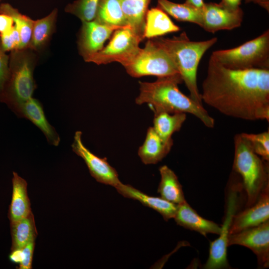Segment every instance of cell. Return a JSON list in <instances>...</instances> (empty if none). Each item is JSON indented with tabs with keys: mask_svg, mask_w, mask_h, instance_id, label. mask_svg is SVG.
Returning a JSON list of instances; mask_svg holds the SVG:
<instances>
[{
	"mask_svg": "<svg viewBox=\"0 0 269 269\" xmlns=\"http://www.w3.org/2000/svg\"><path fill=\"white\" fill-rule=\"evenodd\" d=\"M202 102L230 117L269 121V69L234 70L210 56Z\"/></svg>",
	"mask_w": 269,
	"mask_h": 269,
	"instance_id": "cell-1",
	"label": "cell"
},
{
	"mask_svg": "<svg viewBox=\"0 0 269 269\" xmlns=\"http://www.w3.org/2000/svg\"><path fill=\"white\" fill-rule=\"evenodd\" d=\"M182 82L179 74L157 77L153 82L139 81V94L135 99V103L147 104L154 113L163 112L190 114L206 127L214 128L215 120L203 105L197 104L180 91L178 84Z\"/></svg>",
	"mask_w": 269,
	"mask_h": 269,
	"instance_id": "cell-2",
	"label": "cell"
},
{
	"mask_svg": "<svg viewBox=\"0 0 269 269\" xmlns=\"http://www.w3.org/2000/svg\"><path fill=\"white\" fill-rule=\"evenodd\" d=\"M169 54L175 64L182 81L189 91V97L203 105L197 83L199 64L205 53L217 41V37L194 41L188 38L185 31L171 38H153Z\"/></svg>",
	"mask_w": 269,
	"mask_h": 269,
	"instance_id": "cell-3",
	"label": "cell"
},
{
	"mask_svg": "<svg viewBox=\"0 0 269 269\" xmlns=\"http://www.w3.org/2000/svg\"><path fill=\"white\" fill-rule=\"evenodd\" d=\"M30 48L11 51L8 72L0 102L7 105L15 113L32 96L36 86L33 73L36 57Z\"/></svg>",
	"mask_w": 269,
	"mask_h": 269,
	"instance_id": "cell-4",
	"label": "cell"
},
{
	"mask_svg": "<svg viewBox=\"0 0 269 269\" xmlns=\"http://www.w3.org/2000/svg\"><path fill=\"white\" fill-rule=\"evenodd\" d=\"M233 169L240 176L247 193L246 206L253 205L269 183V162L264 160L253 150L241 134L234 138Z\"/></svg>",
	"mask_w": 269,
	"mask_h": 269,
	"instance_id": "cell-5",
	"label": "cell"
},
{
	"mask_svg": "<svg viewBox=\"0 0 269 269\" xmlns=\"http://www.w3.org/2000/svg\"><path fill=\"white\" fill-rule=\"evenodd\" d=\"M211 57L231 69H269V30L238 47L214 51Z\"/></svg>",
	"mask_w": 269,
	"mask_h": 269,
	"instance_id": "cell-6",
	"label": "cell"
},
{
	"mask_svg": "<svg viewBox=\"0 0 269 269\" xmlns=\"http://www.w3.org/2000/svg\"><path fill=\"white\" fill-rule=\"evenodd\" d=\"M133 77H166L179 74L167 52L154 38L149 39L132 61L124 67Z\"/></svg>",
	"mask_w": 269,
	"mask_h": 269,
	"instance_id": "cell-7",
	"label": "cell"
},
{
	"mask_svg": "<svg viewBox=\"0 0 269 269\" xmlns=\"http://www.w3.org/2000/svg\"><path fill=\"white\" fill-rule=\"evenodd\" d=\"M141 38L130 26L123 27L114 31L108 44L99 52L84 60L97 65L114 62L124 67L131 63L139 52Z\"/></svg>",
	"mask_w": 269,
	"mask_h": 269,
	"instance_id": "cell-8",
	"label": "cell"
},
{
	"mask_svg": "<svg viewBox=\"0 0 269 269\" xmlns=\"http://www.w3.org/2000/svg\"><path fill=\"white\" fill-rule=\"evenodd\" d=\"M232 183L228 194L224 223L221 227L219 238L210 243L209 257L204 269H220L230 267L227 260L228 237L238 207L239 191L242 187L241 182L234 181Z\"/></svg>",
	"mask_w": 269,
	"mask_h": 269,
	"instance_id": "cell-9",
	"label": "cell"
},
{
	"mask_svg": "<svg viewBox=\"0 0 269 269\" xmlns=\"http://www.w3.org/2000/svg\"><path fill=\"white\" fill-rule=\"evenodd\" d=\"M244 12L239 7L231 8L215 2L204 3L201 8L200 26L206 31L215 33L222 30H232L241 26Z\"/></svg>",
	"mask_w": 269,
	"mask_h": 269,
	"instance_id": "cell-10",
	"label": "cell"
},
{
	"mask_svg": "<svg viewBox=\"0 0 269 269\" xmlns=\"http://www.w3.org/2000/svg\"><path fill=\"white\" fill-rule=\"evenodd\" d=\"M238 245L251 250L256 255L259 265L269 266V220L259 225L229 235L228 247Z\"/></svg>",
	"mask_w": 269,
	"mask_h": 269,
	"instance_id": "cell-11",
	"label": "cell"
},
{
	"mask_svg": "<svg viewBox=\"0 0 269 269\" xmlns=\"http://www.w3.org/2000/svg\"><path fill=\"white\" fill-rule=\"evenodd\" d=\"M82 134L79 131L75 132L71 145L73 151L84 160L91 176L97 181L116 188L122 183L116 170L109 163L106 158L97 156L84 145Z\"/></svg>",
	"mask_w": 269,
	"mask_h": 269,
	"instance_id": "cell-12",
	"label": "cell"
},
{
	"mask_svg": "<svg viewBox=\"0 0 269 269\" xmlns=\"http://www.w3.org/2000/svg\"><path fill=\"white\" fill-rule=\"evenodd\" d=\"M121 27L109 25L93 20L83 21L78 40L79 52L85 60L100 51L115 30Z\"/></svg>",
	"mask_w": 269,
	"mask_h": 269,
	"instance_id": "cell-13",
	"label": "cell"
},
{
	"mask_svg": "<svg viewBox=\"0 0 269 269\" xmlns=\"http://www.w3.org/2000/svg\"><path fill=\"white\" fill-rule=\"evenodd\" d=\"M269 186L262 191L257 201L243 211L235 215L229 235L254 227L269 220Z\"/></svg>",
	"mask_w": 269,
	"mask_h": 269,
	"instance_id": "cell-14",
	"label": "cell"
},
{
	"mask_svg": "<svg viewBox=\"0 0 269 269\" xmlns=\"http://www.w3.org/2000/svg\"><path fill=\"white\" fill-rule=\"evenodd\" d=\"M173 218L178 225L197 232L204 236L208 234L219 235L221 232L220 226L200 216L186 201L177 205Z\"/></svg>",
	"mask_w": 269,
	"mask_h": 269,
	"instance_id": "cell-15",
	"label": "cell"
},
{
	"mask_svg": "<svg viewBox=\"0 0 269 269\" xmlns=\"http://www.w3.org/2000/svg\"><path fill=\"white\" fill-rule=\"evenodd\" d=\"M15 114L29 120L38 127L43 133L49 143L56 146L59 145L60 137L47 121L43 106L38 100L31 97L20 107Z\"/></svg>",
	"mask_w": 269,
	"mask_h": 269,
	"instance_id": "cell-16",
	"label": "cell"
},
{
	"mask_svg": "<svg viewBox=\"0 0 269 269\" xmlns=\"http://www.w3.org/2000/svg\"><path fill=\"white\" fill-rule=\"evenodd\" d=\"M115 188L124 197L137 200L144 206L157 211L166 221L174 217L177 209L176 204L161 197L148 195L129 184L121 183Z\"/></svg>",
	"mask_w": 269,
	"mask_h": 269,
	"instance_id": "cell-17",
	"label": "cell"
},
{
	"mask_svg": "<svg viewBox=\"0 0 269 269\" xmlns=\"http://www.w3.org/2000/svg\"><path fill=\"white\" fill-rule=\"evenodd\" d=\"M173 141H164L152 127L148 128L145 140L138 150V155L145 164H156L170 151Z\"/></svg>",
	"mask_w": 269,
	"mask_h": 269,
	"instance_id": "cell-18",
	"label": "cell"
},
{
	"mask_svg": "<svg viewBox=\"0 0 269 269\" xmlns=\"http://www.w3.org/2000/svg\"><path fill=\"white\" fill-rule=\"evenodd\" d=\"M12 183V193L8 214L10 223L25 218L31 212L26 181L13 171Z\"/></svg>",
	"mask_w": 269,
	"mask_h": 269,
	"instance_id": "cell-19",
	"label": "cell"
},
{
	"mask_svg": "<svg viewBox=\"0 0 269 269\" xmlns=\"http://www.w3.org/2000/svg\"><path fill=\"white\" fill-rule=\"evenodd\" d=\"M151 0H119L128 25L143 40L145 17Z\"/></svg>",
	"mask_w": 269,
	"mask_h": 269,
	"instance_id": "cell-20",
	"label": "cell"
},
{
	"mask_svg": "<svg viewBox=\"0 0 269 269\" xmlns=\"http://www.w3.org/2000/svg\"><path fill=\"white\" fill-rule=\"evenodd\" d=\"M180 30V28L174 23L168 14L159 7L156 6L147 10L144 38L151 39Z\"/></svg>",
	"mask_w": 269,
	"mask_h": 269,
	"instance_id": "cell-21",
	"label": "cell"
},
{
	"mask_svg": "<svg viewBox=\"0 0 269 269\" xmlns=\"http://www.w3.org/2000/svg\"><path fill=\"white\" fill-rule=\"evenodd\" d=\"M159 171L161 179L157 192L160 197L176 205L185 201L182 187L174 171L165 165L160 166Z\"/></svg>",
	"mask_w": 269,
	"mask_h": 269,
	"instance_id": "cell-22",
	"label": "cell"
},
{
	"mask_svg": "<svg viewBox=\"0 0 269 269\" xmlns=\"http://www.w3.org/2000/svg\"><path fill=\"white\" fill-rule=\"evenodd\" d=\"M186 119V114L183 113H155L152 127L164 141L172 142V134L180 131Z\"/></svg>",
	"mask_w": 269,
	"mask_h": 269,
	"instance_id": "cell-23",
	"label": "cell"
},
{
	"mask_svg": "<svg viewBox=\"0 0 269 269\" xmlns=\"http://www.w3.org/2000/svg\"><path fill=\"white\" fill-rule=\"evenodd\" d=\"M157 6L177 21L200 25L201 8H196L185 2L177 3L168 0H157Z\"/></svg>",
	"mask_w": 269,
	"mask_h": 269,
	"instance_id": "cell-24",
	"label": "cell"
},
{
	"mask_svg": "<svg viewBox=\"0 0 269 269\" xmlns=\"http://www.w3.org/2000/svg\"><path fill=\"white\" fill-rule=\"evenodd\" d=\"M12 246L11 250L20 249L32 239H35L37 232L32 212L25 218L10 223Z\"/></svg>",
	"mask_w": 269,
	"mask_h": 269,
	"instance_id": "cell-25",
	"label": "cell"
},
{
	"mask_svg": "<svg viewBox=\"0 0 269 269\" xmlns=\"http://www.w3.org/2000/svg\"><path fill=\"white\" fill-rule=\"evenodd\" d=\"M57 15V9H54L47 16L33 20L31 39L28 48L38 50L48 41L54 32Z\"/></svg>",
	"mask_w": 269,
	"mask_h": 269,
	"instance_id": "cell-26",
	"label": "cell"
},
{
	"mask_svg": "<svg viewBox=\"0 0 269 269\" xmlns=\"http://www.w3.org/2000/svg\"><path fill=\"white\" fill-rule=\"evenodd\" d=\"M94 20L101 23L119 27L130 26L119 0H100Z\"/></svg>",
	"mask_w": 269,
	"mask_h": 269,
	"instance_id": "cell-27",
	"label": "cell"
},
{
	"mask_svg": "<svg viewBox=\"0 0 269 269\" xmlns=\"http://www.w3.org/2000/svg\"><path fill=\"white\" fill-rule=\"evenodd\" d=\"M0 12L10 16L18 30L21 40L20 49L28 48L31 39L33 20L20 13L8 3L0 4Z\"/></svg>",
	"mask_w": 269,
	"mask_h": 269,
	"instance_id": "cell-28",
	"label": "cell"
},
{
	"mask_svg": "<svg viewBox=\"0 0 269 269\" xmlns=\"http://www.w3.org/2000/svg\"><path fill=\"white\" fill-rule=\"evenodd\" d=\"M100 0H76L65 8L66 12L79 18L82 22L93 20Z\"/></svg>",
	"mask_w": 269,
	"mask_h": 269,
	"instance_id": "cell-29",
	"label": "cell"
},
{
	"mask_svg": "<svg viewBox=\"0 0 269 269\" xmlns=\"http://www.w3.org/2000/svg\"><path fill=\"white\" fill-rule=\"evenodd\" d=\"M242 135L249 142L253 151L264 160L269 161V131L259 134L243 133Z\"/></svg>",
	"mask_w": 269,
	"mask_h": 269,
	"instance_id": "cell-30",
	"label": "cell"
},
{
	"mask_svg": "<svg viewBox=\"0 0 269 269\" xmlns=\"http://www.w3.org/2000/svg\"><path fill=\"white\" fill-rule=\"evenodd\" d=\"M0 42L1 47L5 52L20 49V37L14 24L10 30L0 35Z\"/></svg>",
	"mask_w": 269,
	"mask_h": 269,
	"instance_id": "cell-31",
	"label": "cell"
},
{
	"mask_svg": "<svg viewBox=\"0 0 269 269\" xmlns=\"http://www.w3.org/2000/svg\"><path fill=\"white\" fill-rule=\"evenodd\" d=\"M35 246V239L29 241L22 248L23 260L19 264V269H30L32 267V261Z\"/></svg>",
	"mask_w": 269,
	"mask_h": 269,
	"instance_id": "cell-32",
	"label": "cell"
},
{
	"mask_svg": "<svg viewBox=\"0 0 269 269\" xmlns=\"http://www.w3.org/2000/svg\"><path fill=\"white\" fill-rule=\"evenodd\" d=\"M8 62L9 55L3 51L0 42V96L8 76Z\"/></svg>",
	"mask_w": 269,
	"mask_h": 269,
	"instance_id": "cell-33",
	"label": "cell"
},
{
	"mask_svg": "<svg viewBox=\"0 0 269 269\" xmlns=\"http://www.w3.org/2000/svg\"><path fill=\"white\" fill-rule=\"evenodd\" d=\"M13 23V19L10 16L0 12V35L10 30Z\"/></svg>",
	"mask_w": 269,
	"mask_h": 269,
	"instance_id": "cell-34",
	"label": "cell"
},
{
	"mask_svg": "<svg viewBox=\"0 0 269 269\" xmlns=\"http://www.w3.org/2000/svg\"><path fill=\"white\" fill-rule=\"evenodd\" d=\"M9 260L13 263L20 264L23 260L22 249L12 250L9 255Z\"/></svg>",
	"mask_w": 269,
	"mask_h": 269,
	"instance_id": "cell-35",
	"label": "cell"
},
{
	"mask_svg": "<svg viewBox=\"0 0 269 269\" xmlns=\"http://www.w3.org/2000/svg\"><path fill=\"white\" fill-rule=\"evenodd\" d=\"M221 2L230 8H237L240 7L241 0H221Z\"/></svg>",
	"mask_w": 269,
	"mask_h": 269,
	"instance_id": "cell-36",
	"label": "cell"
},
{
	"mask_svg": "<svg viewBox=\"0 0 269 269\" xmlns=\"http://www.w3.org/2000/svg\"><path fill=\"white\" fill-rule=\"evenodd\" d=\"M245 2L258 4L268 12L269 11V0H245Z\"/></svg>",
	"mask_w": 269,
	"mask_h": 269,
	"instance_id": "cell-37",
	"label": "cell"
},
{
	"mask_svg": "<svg viewBox=\"0 0 269 269\" xmlns=\"http://www.w3.org/2000/svg\"><path fill=\"white\" fill-rule=\"evenodd\" d=\"M185 2L198 8H202L205 3L204 0H186Z\"/></svg>",
	"mask_w": 269,
	"mask_h": 269,
	"instance_id": "cell-38",
	"label": "cell"
},
{
	"mask_svg": "<svg viewBox=\"0 0 269 269\" xmlns=\"http://www.w3.org/2000/svg\"></svg>",
	"mask_w": 269,
	"mask_h": 269,
	"instance_id": "cell-39",
	"label": "cell"
}]
</instances>
